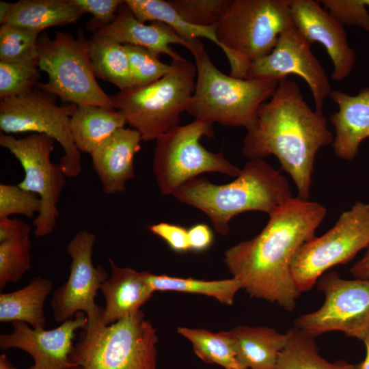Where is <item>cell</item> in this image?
I'll return each mask as SVG.
<instances>
[{
	"instance_id": "1",
	"label": "cell",
	"mask_w": 369,
	"mask_h": 369,
	"mask_svg": "<svg viewBox=\"0 0 369 369\" xmlns=\"http://www.w3.org/2000/svg\"><path fill=\"white\" fill-rule=\"evenodd\" d=\"M327 214L320 204L293 197L274 214L255 237L228 249L223 262L251 297L292 312L300 292L291 272L299 248L315 237Z\"/></svg>"
},
{
	"instance_id": "2",
	"label": "cell",
	"mask_w": 369,
	"mask_h": 369,
	"mask_svg": "<svg viewBox=\"0 0 369 369\" xmlns=\"http://www.w3.org/2000/svg\"><path fill=\"white\" fill-rule=\"evenodd\" d=\"M333 139L323 113L312 109L299 85L286 78L260 107L256 125L247 131L242 152L249 159L275 156L296 184L297 197L309 200L315 156Z\"/></svg>"
},
{
	"instance_id": "3",
	"label": "cell",
	"mask_w": 369,
	"mask_h": 369,
	"mask_svg": "<svg viewBox=\"0 0 369 369\" xmlns=\"http://www.w3.org/2000/svg\"><path fill=\"white\" fill-rule=\"evenodd\" d=\"M172 195L205 213L221 235L229 233L230 221L238 215L260 211L270 216L294 197L286 178L264 159H250L230 183L195 178Z\"/></svg>"
},
{
	"instance_id": "4",
	"label": "cell",
	"mask_w": 369,
	"mask_h": 369,
	"mask_svg": "<svg viewBox=\"0 0 369 369\" xmlns=\"http://www.w3.org/2000/svg\"><path fill=\"white\" fill-rule=\"evenodd\" d=\"M197 70L195 92L187 112L196 120L223 126H242L247 131L258 122L260 107L273 94L278 81L239 79L221 72L202 42H189Z\"/></svg>"
},
{
	"instance_id": "5",
	"label": "cell",
	"mask_w": 369,
	"mask_h": 369,
	"mask_svg": "<svg viewBox=\"0 0 369 369\" xmlns=\"http://www.w3.org/2000/svg\"><path fill=\"white\" fill-rule=\"evenodd\" d=\"M292 1L231 0L216 31L230 76L245 79L250 64L268 55L282 32L293 26Z\"/></svg>"
},
{
	"instance_id": "6",
	"label": "cell",
	"mask_w": 369,
	"mask_h": 369,
	"mask_svg": "<svg viewBox=\"0 0 369 369\" xmlns=\"http://www.w3.org/2000/svg\"><path fill=\"white\" fill-rule=\"evenodd\" d=\"M156 329L141 310L105 325L87 322L70 361L83 369H157Z\"/></svg>"
},
{
	"instance_id": "7",
	"label": "cell",
	"mask_w": 369,
	"mask_h": 369,
	"mask_svg": "<svg viewBox=\"0 0 369 369\" xmlns=\"http://www.w3.org/2000/svg\"><path fill=\"white\" fill-rule=\"evenodd\" d=\"M173 70L159 80L110 96L115 109L137 130L144 141H154L179 125L195 92L197 70L185 58L172 61Z\"/></svg>"
},
{
	"instance_id": "8",
	"label": "cell",
	"mask_w": 369,
	"mask_h": 369,
	"mask_svg": "<svg viewBox=\"0 0 369 369\" xmlns=\"http://www.w3.org/2000/svg\"><path fill=\"white\" fill-rule=\"evenodd\" d=\"M38 65L49 75L47 83L36 87L77 106L95 105L115 110L110 96L98 83L89 55L88 42L72 35L44 33L38 41Z\"/></svg>"
},
{
	"instance_id": "9",
	"label": "cell",
	"mask_w": 369,
	"mask_h": 369,
	"mask_svg": "<svg viewBox=\"0 0 369 369\" xmlns=\"http://www.w3.org/2000/svg\"><path fill=\"white\" fill-rule=\"evenodd\" d=\"M215 136L213 124L196 120L177 125L156 139L152 171L161 192L170 195L186 182L207 172L237 177L241 169L222 152L215 153L200 142Z\"/></svg>"
},
{
	"instance_id": "10",
	"label": "cell",
	"mask_w": 369,
	"mask_h": 369,
	"mask_svg": "<svg viewBox=\"0 0 369 369\" xmlns=\"http://www.w3.org/2000/svg\"><path fill=\"white\" fill-rule=\"evenodd\" d=\"M56 96L35 87L25 94L1 100L0 128L8 135L34 133L57 141L64 151L59 165L66 177L82 170L81 152L70 130V118L77 105H57Z\"/></svg>"
},
{
	"instance_id": "11",
	"label": "cell",
	"mask_w": 369,
	"mask_h": 369,
	"mask_svg": "<svg viewBox=\"0 0 369 369\" xmlns=\"http://www.w3.org/2000/svg\"><path fill=\"white\" fill-rule=\"evenodd\" d=\"M369 245V203L357 202L327 232L304 243L291 272L299 292L310 290L330 268L351 261Z\"/></svg>"
},
{
	"instance_id": "12",
	"label": "cell",
	"mask_w": 369,
	"mask_h": 369,
	"mask_svg": "<svg viewBox=\"0 0 369 369\" xmlns=\"http://www.w3.org/2000/svg\"><path fill=\"white\" fill-rule=\"evenodd\" d=\"M55 139L33 133L17 139L1 133L0 146L8 150L19 161L25 177L18 185L39 196L42 206L33 222L38 238L51 234L59 215L57 204L66 184V175L59 165L51 161Z\"/></svg>"
},
{
	"instance_id": "13",
	"label": "cell",
	"mask_w": 369,
	"mask_h": 369,
	"mask_svg": "<svg viewBox=\"0 0 369 369\" xmlns=\"http://www.w3.org/2000/svg\"><path fill=\"white\" fill-rule=\"evenodd\" d=\"M316 286L325 296L323 304L298 316L294 327L315 338L339 331L362 340L369 332V279H346L331 271L322 275Z\"/></svg>"
},
{
	"instance_id": "14",
	"label": "cell",
	"mask_w": 369,
	"mask_h": 369,
	"mask_svg": "<svg viewBox=\"0 0 369 369\" xmlns=\"http://www.w3.org/2000/svg\"><path fill=\"white\" fill-rule=\"evenodd\" d=\"M96 235L87 230L77 232L66 246L71 258L68 280L53 293L51 302L55 320L59 323L70 320L77 312H84L87 322L99 318L103 310L96 303L98 290L109 277L104 268L92 262Z\"/></svg>"
},
{
	"instance_id": "15",
	"label": "cell",
	"mask_w": 369,
	"mask_h": 369,
	"mask_svg": "<svg viewBox=\"0 0 369 369\" xmlns=\"http://www.w3.org/2000/svg\"><path fill=\"white\" fill-rule=\"evenodd\" d=\"M311 43L293 25L280 34L273 49L251 63L245 79L279 81L288 75H297L308 85L314 110L323 113L325 100L331 91L328 77L314 55Z\"/></svg>"
},
{
	"instance_id": "16",
	"label": "cell",
	"mask_w": 369,
	"mask_h": 369,
	"mask_svg": "<svg viewBox=\"0 0 369 369\" xmlns=\"http://www.w3.org/2000/svg\"><path fill=\"white\" fill-rule=\"evenodd\" d=\"M87 315L77 312L74 318L50 330L35 329L24 322L12 323V331L0 335V349L18 348L29 354L33 364L28 369H68L76 331L87 323Z\"/></svg>"
},
{
	"instance_id": "17",
	"label": "cell",
	"mask_w": 369,
	"mask_h": 369,
	"mask_svg": "<svg viewBox=\"0 0 369 369\" xmlns=\"http://www.w3.org/2000/svg\"><path fill=\"white\" fill-rule=\"evenodd\" d=\"M291 18L293 25L311 44H321L330 57L331 78L340 81L352 72L355 53L350 46L346 31L331 14L322 8L319 1L292 0Z\"/></svg>"
},
{
	"instance_id": "18",
	"label": "cell",
	"mask_w": 369,
	"mask_h": 369,
	"mask_svg": "<svg viewBox=\"0 0 369 369\" xmlns=\"http://www.w3.org/2000/svg\"><path fill=\"white\" fill-rule=\"evenodd\" d=\"M141 140L137 130L122 128L90 154L93 169L106 195L124 191L126 183L135 177L133 161Z\"/></svg>"
},
{
	"instance_id": "19",
	"label": "cell",
	"mask_w": 369,
	"mask_h": 369,
	"mask_svg": "<svg viewBox=\"0 0 369 369\" xmlns=\"http://www.w3.org/2000/svg\"><path fill=\"white\" fill-rule=\"evenodd\" d=\"M95 34L123 45L141 46L159 55L165 54L172 61L184 58L174 50L171 44H180L187 49L189 45V41L182 38L167 24L159 21L146 24L139 21L125 1L119 8L115 20Z\"/></svg>"
},
{
	"instance_id": "20",
	"label": "cell",
	"mask_w": 369,
	"mask_h": 369,
	"mask_svg": "<svg viewBox=\"0 0 369 369\" xmlns=\"http://www.w3.org/2000/svg\"><path fill=\"white\" fill-rule=\"evenodd\" d=\"M329 96L338 106V111L329 118L335 130L331 144L334 153L351 161L361 142L369 137V87H362L356 95L331 90Z\"/></svg>"
},
{
	"instance_id": "21",
	"label": "cell",
	"mask_w": 369,
	"mask_h": 369,
	"mask_svg": "<svg viewBox=\"0 0 369 369\" xmlns=\"http://www.w3.org/2000/svg\"><path fill=\"white\" fill-rule=\"evenodd\" d=\"M111 275L102 283L100 290L105 306L98 318L108 325L137 313L154 293L146 279V271L121 267L109 258Z\"/></svg>"
},
{
	"instance_id": "22",
	"label": "cell",
	"mask_w": 369,
	"mask_h": 369,
	"mask_svg": "<svg viewBox=\"0 0 369 369\" xmlns=\"http://www.w3.org/2000/svg\"><path fill=\"white\" fill-rule=\"evenodd\" d=\"M230 331L241 369H275L286 342V333L262 326H237Z\"/></svg>"
},
{
	"instance_id": "23",
	"label": "cell",
	"mask_w": 369,
	"mask_h": 369,
	"mask_svg": "<svg viewBox=\"0 0 369 369\" xmlns=\"http://www.w3.org/2000/svg\"><path fill=\"white\" fill-rule=\"evenodd\" d=\"M84 14L71 0H20L14 3L1 25L41 32L49 27L74 23Z\"/></svg>"
},
{
	"instance_id": "24",
	"label": "cell",
	"mask_w": 369,
	"mask_h": 369,
	"mask_svg": "<svg viewBox=\"0 0 369 369\" xmlns=\"http://www.w3.org/2000/svg\"><path fill=\"white\" fill-rule=\"evenodd\" d=\"M53 282L34 277L25 287L0 294V322H24L35 329L46 325L44 303L52 291Z\"/></svg>"
},
{
	"instance_id": "25",
	"label": "cell",
	"mask_w": 369,
	"mask_h": 369,
	"mask_svg": "<svg viewBox=\"0 0 369 369\" xmlns=\"http://www.w3.org/2000/svg\"><path fill=\"white\" fill-rule=\"evenodd\" d=\"M126 124L121 111L95 105L77 106L70 118L71 133L77 149L90 154Z\"/></svg>"
},
{
	"instance_id": "26",
	"label": "cell",
	"mask_w": 369,
	"mask_h": 369,
	"mask_svg": "<svg viewBox=\"0 0 369 369\" xmlns=\"http://www.w3.org/2000/svg\"><path fill=\"white\" fill-rule=\"evenodd\" d=\"M87 42L95 77L113 84L120 91L132 87L129 62L124 45L97 34Z\"/></svg>"
},
{
	"instance_id": "27",
	"label": "cell",
	"mask_w": 369,
	"mask_h": 369,
	"mask_svg": "<svg viewBox=\"0 0 369 369\" xmlns=\"http://www.w3.org/2000/svg\"><path fill=\"white\" fill-rule=\"evenodd\" d=\"M275 369H357V364L344 360L331 362L319 353L314 336L292 327Z\"/></svg>"
},
{
	"instance_id": "28",
	"label": "cell",
	"mask_w": 369,
	"mask_h": 369,
	"mask_svg": "<svg viewBox=\"0 0 369 369\" xmlns=\"http://www.w3.org/2000/svg\"><path fill=\"white\" fill-rule=\"evenodd\" d=\"M137 19L142 22L159 21L169 25L187 41L206 38L218 46L221 45L217 37V25L200 27L185 20L177 11L164 0H125Z\"/></svg>"
},
{
	"instance_id": "29",
	"label": "cell",
	"mask_w": 369,
	"mask_h": 369,
	"mask_svg": "<svg viewBox=\"0 0 369 369\" xmlns=\"http://www.w3.org/2000/svg\"><path fill=\"white\" fill-rule=\"evenodd\" d=\"M146 279L153 292L176 291L203 295L228 305L233 304L237 292L242 289L239 281L234 277L210 281L154 275L146 271Z\"/></svg>"
},
{
	"instance_id": "30",
	"label": "cell",
	"mask_w": 369,
	"mask_h": 369,
	"mask_svg": "<svg viewBox=\"0 0 369 369\" xmlns=\"http://www.w3.org/2000/svg\"><path fill=\"white\" fill-rule=\"evenodd\" d=\"M177 332L191 342L194 353L203 361L217 364L225 369H241L230 331L212 332L204 329L180 327Z\"/></svg>"
},
{
	"instance_id": "31",
	"label": "cell",
	"mask_w": 369,
	"mask_h": 369,
	"mask_svg": "<svg viewBox=\"0 0 369 369\" xmlns=\"http://www.w3.org/2000/svg\"><path fill=\"white\" fill-rule=\"evenodd\" d=\"M40 33L10 25H1L0 61L38 63Z\"/></svg>"
},
{
	"instance_id": "32",
	"label": "cell",
	"mask_w": 369,
	"mask_h": 369,
	"mask_svg": "<svg viewBox=\"0 0 369 369\" xmlns=\"http://www.w3.org/2000/svg\"><path fill=\"white\" fill-rule=\"evenodd\" d=\"M127 55L132 80V85L141 87L150 85L168 73L174 68L173 64H167L159 59L160 55L145 48L124 45Z\"/></svg>"
},
{
	"instance_id": "33",
	"label": "cell",
	"mask_w": 369,
	"mask_h": 369,
	"mask_svg": "<svg viewBox=\"0 0 369 369\" xmlns=\"http://www.w3.org/2000/svg\"><path fill=\"white\" fill-rule=\"evenodd\" d=\"M29 236L0 243V289L18 282L31 267Z\"/></svg>"
},
{
	"instance_id": "34",
	"label": "cell",
	"mask_w": 369,
	"mask_h": 369,
	"mask_svg": "<svg viewBox=\"0 0 369 369\" xmlns=\"http://www.w3.org/2000/svg\"><path fill=\"white\" fill-rule=\"evenodd\" d=\"M38 63L0 61L1 100L32 90L40 78Z\"/></svg>"
},
{
	"instance_id": "35",
	"label": "cell",
	"mask_w": 369,
	"mask_h": 369,
	"mask_svg": "<svg viewBox=\"0 0 369 369\" xmlns=\"http://www.w3.org/2000/svg\"><path fill=\"white\" fill-rule=\"evenodd\" d=\"M189 23L209 27L217 24L227 11L231 0H167Z\"/></svg>"
},
{
	"instance_id": "36",
	"label": "cell",
	"mask_w": 369,
	"mask_h": 369,
	"mask_svg": "<svg viewBox=\"0 0 369 369\" xmlns=\"http://www.w3.org/2000/svg\"><path fill=\"white\" fill-rule=\"evenodd\" d=\"M42 202L39 196L26 191L18 184H0V219L12 215H22L32 218L39 213Z\"/></svg>"
},
{
	"instance_id": "37",
	"label": "cell",
	"mask_w": 369,
	"mask_h": 369,
	"mask_svg": "<svg viewBox=\"0 0 369 369\" xmlns=\"http://www.w3.org/2000/svg\"><path fill=\"white\" fill-rule=\"evenodd\" d=\"M320 3L342 25L369 31V12L365 0H321Z\"/></svg>"
},
{
	"instance_id": "38",
	"label": "cell",
	"mask_w": 369,
	"mask_h": 369,
	"mask_svg": "<svg viewBox=\"0 0 369 369\" xmlns=\"http://www.w3.org/2000/svg\"><path fill=\"white\" fill-rule=\"evenodd\" d=\"M72 3L81 8L85 13L93 15V18L87 25L90 29H100L113 23L119 8L124 3L122 0H71Z\"/></svg>"
},
{
	"instance_id": "39",
	"label": "cell",
	"mask_w": 369,
	"mask_h": 369,
	"mask_svg": "<svg viewBox=\"0 0 369 369\" xmlns=\"http://www.w3.org/2000/svg\"><path fill=\"white\" fill-rule=\"evenodd\" d=\"M150 231L163 239L174 251L184 253L190 251L188 230L185 228L165 222H160L149 227Z\"/></svg>"
},
{
	"instance_id": "40",
	"label": "cell",
	"mask_w": 369,
	"mask_h": 369,
	"mask_svg": "<svg viewBox=\"0 0 369 369\" xmlns=\"http://www.w3.org/2000/svg\"><path fill=\"white\" fill-rule=\"evenodd\" d=\"M31 226L24 221L10 217L0 219V243L29 236Z\"/></svg>"
},
{
	"instance_id": "41",
	"label": "cell",
	"mask_w": 369,
	"mask_h": 369,
	"mask_svg": "<svg viewBox=\"0 0 369 369\" xmlns=\"http://www.w3.org/2000/svg\"><path fill=\"white\" fill-rule=\"evenodd\" d=\"M188 239L190 250L201 252L211 246L213 234L208 225L198 223L188 230Z\"/></svg>"
},
{
	"instance_id": "42",
	"label": "cell",
	"mask_w": 369,
	"mask_h": 369,
	"mask_svg": "<svg viewBox=\"0 0 369 369\" xmlns=\"http://www.w3.org/2000/svg\"><path fill=\"white\" fill-rule=\"evenodd\" d=\"M355 279H369V245L364 256L350 269Z\"/></svg>"
},
{
	"instance_id": "43",
	"label": "cell",
	"mask_w": 369,
	"mask_h": 369,
	"mask_svg": "<svg viewBox=\"0 0 369 369\" xmlns=\"http://www.w3.org/2000/svg\"><path fill=\"white\" fill-rule=\"evenodd\" d=\"M366 349V354L364 360L357 364V369H369V332L362 340Z\"/></svg>"
},
{
	"instance_id": "44",
	"label": "cell",
	"mask_w": 369,
	"mask_h": 369,
	"mask_svg": "<svg viewBox=\"0 0 369 369\" xmlns=\"http://www.w3.org/2000/svg\"><path fill=\"white\" fill-rule=\"evenodd\" d=\"M14 3L0 1V23L1 24L12 10Z\"/></svg>"
},
{
	"instance_id": "45",
	"label": "cell",
	"mask_w": 369,
	"mask_h": 369,
	"mask_svg": "<svg viewBox=\"0 0 369 369\" xmlns=\"http://www.w3.org/2000/svg\"><path fill=\"white\" fill-rule=\"evenodd\" d=\"M0 369H16L5 355L0 356Z\"/></svg>"
},
{
	"instance_id": "46",
	"label": "cell",
	"mask_w": 369,
	"mask_h": 369,
	"mask_svg": "<svg viewBox=\"0 0 369 369\" xmlns=\"http://www.w3.org/2000/svg\"><path fill=\"white\" fill-rule=\"evenodd\" d=\"M68 369H83L82 367H80V366H75V367H72V368H68Z\"/></svg>"
},
{
	"instance_id": "47",
	"label": "cell",
	"mask_w": 369,
	"mask_h": 369,
	"mask_svg": "<svg viewBox=\"0 0 369 369\" xmlns=\"http://www.w3.org/2000/svg\"><path fill=\"white\" fill-rule=\"evenodd\" d=\"M367 7H369V0H365Z\"/></svg>"
}]
</instances>
